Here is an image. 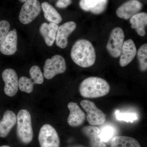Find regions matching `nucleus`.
<instances>
[{"mask_svg": "<svg viewBox=\"0 0 147 147\" xmlns=\"http://www.w3.org/2000/svg\"><path fill=\"white\" fill-rule=\"evenodd\" d=\"M71 57L76 65L86 68L94 64L96 55L91 42L87 40L79 39L75 42L71 48Z\"/></svg>", "mask_w": 147, "mask_h": 147, "instance_id": "f257e3e1", "label": "nucleus"}, {"mask_svg": "<svg viewBox=\"0 0 147 147\" xmlns=\"http://www.w3.org/2000/svg\"><path fill=\"white\" fill-rule=\"evenodd\" d=\"M79 92L83 97L96 98L104 96L110 90L107 81L97 77H90L84 79L80 84Z\"/></svg>", "mask_w": 147, "mask_h": 147, "instance_id": "f03ea898", "label": "nucleus"}, {"mask_svg": "<svg viewBox=\"0 0 147 147\" xmlns=\"http://www.w3.org/2000/svg\"><path fill=\"white\" fill-rule=\"evenodd\" d=\"M16 118L17 137L22 143L28 144L32 142L33 138L30 114L27 110H21Z\"/></svg>", "mask_w": 147, "mask_h": 147, "instance_id": "7ed1b4c3", "label": "nucleus"}, {"mask_svg": "<svg viewBox=\"0 0 147 147\" xmlns=\"http://www.w3.org/2000/svg\"><path fill=\"white\" fill-rule=\"evenodd\" d=\"M66 70L64 58L60 55H55L45 61L43 74L47 79H53L57 74L64 73Z\"/></svg>", "mask_w": 147, "mask_h": 147, "instance_id": "20e7f679", "label": "nucleus"}, {"mask_svg": "<svg viewBox=\"0 0 147 147\" xmlns=\"http://www.w3.org/2000/svg\"><path fill=\"white\" fill-rule=\"evenodd\" d=\"M80 105L87 113V120L90 125L96 126L105 123V114L96 107L94 102L84 100L80 102Z\"/></svg>", "mask_w": 147, "mask_h": 147, "instance_id": "39448f33", "label": "nucleus"}, {"mask_svg": "<svg viewBox=\"0 0 147 147\" xmlns=\"http://www.w3.org/2000/svg\"><path fill=\"white\" fill-rule=\"evenodd\" d=\"M41 7L38 0H28L25 2L21 7L19 20L22 24L31 23L41 11Z\"/></svg>", "mask_w": 147, "mask_h": 147, "instance_id": "423d86ee", "label": "nucleus"}, {"mask_svg": "<svg viewBox=\"0 0 147 147\" xmlns=\"http://www.w3.org/2000/svg\"><path fill=\"white\" fill-rule=\"evenodd\" d=\"M38 139L40 147H60V141L57 132L48 124L40 128Z\"/></svg>", "mask_w": 147, "mask_h": 147, "instance_id": "0eeeda50", "label": "nucleus"}, {"mask_svg": "<svg viewBox=\"0 0 147 147\" xmlns=\"http://www.w3.org/2000/svg\"><path fill=\"white\" fill-rule=\"evenodd\" d=\"M124 38L123 30L119 27H116L111 31L106 48L113 57L117 58L120 55Z\"/></svg>", "mask_w": 147, "mask_h": 147, "instance_id": "6e6552de", "label": "nucleus"}, {"mask_svg": "<svg viewBox=\"0 0 147 147\" xmlns=\"http://www.w3.org/2000/svg\"><path fill=\"white\" fill-rule=\"evenodd\" d=\"M2 76L5 84V93L10 97L14 96L18 89V77L16 71L12 69H7L3 71Z\"/></svg>", "mask_w": 147, "mask_h": 147, "instance_id": "1a4fd4ad", "label": "nucleus"}, {"mask_svg": "<svg viewBox=\"0 0 147 147\" xmlns=\"http://www.w3.org/2000/svg\"><path fill=\"white\" fill-rule=\"evenodd\" d=\"M142 3L137 0H129L119 7L116 11L119 18L127 20L139 13L142 8Z\"/></svg>", "mask_w": 147, "mask_h": 147, "instance_id": "9d476101", "label": "nucleus"}, {"mask_svg": "<svg viewBox=\"0 0 147 147\" xmlns=\"http://www.w3.org/2000/svg\"><path fill=\"white\" fill-rule=\"evenodd\" d=\"M76 27V23L74 21H69L59 27L55 40L58 47L64 49L67 46L68 36L74 31Z\"/></svg>", "mask_w": 147, "mask_h": 147, "instance_id": "9b49d317", "label": "nucleus"}, {"mask_svg": "<svg viewBox=\"0 0 147 147\" xmlns=\"http://www.w3.org/2000/svg\"><path fill=\"white\" fill-rule=\"evenodd\" d=\"M69 110V115L67 118V123L71 127H78L84 123L86 115L77 103L69 102L67 105Z\"/></svg>", "mask_w": 147, "mask_h": 147, "instance_id": "f8f14e48", "label": "nucleus"}, {"mask_svg": "<svg viewBox=\"0 0 147 147\" xmlns=\"http://www.w3.org/2000/svg\"><path fill=\"white\" fill-rule=\"evenodd\" d=\"M137 53V48L134 41L130 39L125 40L123 42L120 55V65L123 67L130 63Z\"/></svg>", "mask_w": 147, "mask_h": 147, "instance_id": "ddd939ff", "label": "nucleus"}, {"mask_svg": "<svg viewBox=\"0 0 147 147\" xmlns=\"http://www.w3.org/2000/svg\"><path fill=\"white\" fill-rule=\"evenodd\" d=\"M17 31L15 29L8 32L0 46V52L3 55H11L17 51Z\"/></svg>", "mask_w": 147, "mask_h": 147, "instance_id": "4468645a", "label": "nucleus"}, {"mask_svg": "<svg viewBox=\"0 0 147 147\" xmlns=\"http://www.w3.org/2000/svg\"><path fill=\"white\" fill-rule=\"evenodd\" d=\"M108 3V0H81L79 5L83 10L99 14L105 11Z\"/></svg>", "mask_w": 147, "mask_h": 147, "instance_id": "2eb2a0df", "label": "nucleus"}, {"mask_svg": "<svg viewBox=\"0 0 147 147\" xmlns=\"http://www.w3.org/2000/svg\"><path fill=\"white\" fill-rule=\"evenodd\" d=\"M17 118L13 111L7 110L4 114L0 121V137L5 138L9 134L16 124Z\"/></svg>", "mask_w": 147, "mask_h": 147, "instance_id": "dca6fc26", "label": "nucleus"}, {"mask_svg": "<svg viewBox=\"0 0 147 147\" xmlns=\"http://www.w3.org/2000/svg\"><path fill=\"white\" fill-rule=\"evenodd\" d=\"M58 28L59 26L57 24L53 23H50L49 24L44 23L40 26V33L44 38L47 46H52L54 44Z\"/></svg>", "mask_w": 147, "mask_h": 147, "instance_id": "f3484780", "label": "nucleus"}, {"mask_svg": "<svg viewBox=\"0 0 147 147\" xmlns=\"http://www.w3.org/2000/svg\"><path fill=\"white\" fill-rule=\"evenodd\" d=\"M84 134L90 140L91 147H106L105 143L101 142L99 134L100 129L93 125L84 127L82 129Z\"/></svg>", "mask_w": 147, "mask_h": 147, "instance_id": "a211bd4d", "label": "nucleus"}, {"mask_svg": "<svg viewBox=\"0 0 147 147\" xmlns=\"http://www.w3.org/2000/svg\"><path fill=\"white\" fill-rule=\"evenodd\" d=\"M131 28L136 30L137 34L141 36L146 34L145 28L147 24V14L146 12L138 13L130 18Z\"/></svg>", "mask_w": 147, "mask_h": 147, "instance_id": "6ab92c4d", "label": "nucleus"}, {"mask_svg": "<svg viewBox=\"0 0 147 147\" xmlns=\"http://www.w3.org/2000/svg\"><path fill=\"white\" fill-rule=\"evenodd\" d=\"M44 17L50 23L59 24L62 21V18L60 13L54 7L47 2L42 3L41 5Z\"/></svg>", "mask_w": 147, "mask_h": 147, "instance_id": "aec40b11", "label": "nucleus"}, {"mask_svg": "<svg viewBox=\"0 0 147 147\" xmlns=\"http://www.w3.org/2000/svg\"><path fill=\"white\" fill-rule=\"evenodd\" d=\"M111 147H141L136 139L131 137L117 136L113 137Z\"/></svg>", "mask_w": 147, "mask_h": 147, "instance_id": "412c9836", "label": "nucleus"}, {"mask_svg": "<svg viewBox=\"0 0 147 147\" xmlns=\"http://www.w3.org/2000/svg\"><path fill=\"white\" fill-rule=\"evenodd\" d=\"M137 58L139 62V68L142 71L147 69V44L142 45L137 52Z\"/></svg>", "mask_w": 147, "mask_h": 147, "instance_id": "4be33fe9", "label": "nucleus"}, {"mask_svg": "<svg viewBox=\"0 0 147 147\" xmlns=\"http://www.w3.org/2000/svg\"><path fill=\"white\" fill-rule=\"evenodd\" d=\"M34 83L31 79L22 76L18 80V88L22 91L30 93L33 90Z\"/></svg>", "mask_w": 147, "mask_h": 147, "instance_id": "5701e85b", "label": "nucleus"}, {"mask_svg": "<svg viewBox=\"0 0 147 147\" xmlns=\"http://www.w3.org/2000/svg\"><path fill=\"white\" fill-rule=\"evenodd\" d=\"M115 129L110 125H105L100 129L99 136L101 142L106 143L113 138L115 134Z\"/></svg>", "mask_w": 147, "mask_h": 147, "instance_id": "b1692460", "label": "nucleus"}, {"mask_svg": "<svg viewBox=\"0 0 147 147\" xmlns=\"http://www.w3.org/2000/svg\"><path fill=\"white\" fill-rule=\"evenodd\" d=\"M30 74L31 79L34 84H41L44 81V77L41 70L38 66H33L30 69Z\"/></svg>", "mask_w": 147, "mask_h": 147, "instance_id": "393cba45", "label": "nucleus"}, {"mask_svg": "<svg viewBox=\"0 0 147 147\" xmlns=\"http://www.w3.org/2000/svg\"><path fill=\"white\" fill-rule=\"evenodd\" d=\"M116 118L119 121H123L127 122L132 123L134 121L137 120L138 117L135 113H121L119 110L115 112Z\"/></svg>", "mask_w": 147, "mask_h": 147, "instance_id": "a878e982", "label": "nucleus"}, {"mask_svg": "<svg viewBox=\"0 0 147 147\" xmlns=\"http://www.w3.org/2000/svg\"><path fill=\"white\" fill-rule=\"evenodd\" d=\"M10 24L5 20L0 21V46L10 30Z\"/></svg>", "mask_w": 147, "mask_h": 147, "instance_id": "bb28decb", "label": "nucleus"}, {"mask_svg": "<svg viewBox=\"0 0 147 147\" xmlns=\"http://www.w3.org/2000/svg\"><path fill=\"white\" fill-rule=\"evenodd\" d=\"M71 0H58L56 5L59 8H64L71 4Z\"/></svg>", "mask_w": 147, "mask_h": 147, "instance_id": "cd10ccee", "label": "nucleus"}, {"mask_svg": "<svg viewBox=\"0 0 147 147\" xmlns=\"http://www.w3.org/2000/svg\"><path fill=\"white\" fill-rule=\"evenodd\" d=\"M20 2L22 3H25V2L27 1H28V0H19Z\"/></svg>", "mask_w": 147, "mask_h": 147, "instance_id": "c85d7f7f", "label": "nucleus"}, {"mask_svg": "<svg viewBox=\"0 0 147 147\" xmlns=\"http://www.w3.org/2000/svg\"><path fill=\"white\" fill-rule=\"evenodd\" d=\"M0 147H10L9 146H0Z\"/></svg>", "mask_w": 147, "mask_h": 147, "instance_id": "c756f323", "label": "nucleus"}, {"mask_svg": "<svg viewBox=\"0 0 147 147\" xmlns=\"http://www.w3.org/2000/svg\"><path fill=\"white\" fill-rule=\"evenodd\" d=\"M81 147V146H76V147Z\"/></svg>", "mask_w": 147, "mask_h": 147, "instance_id": "7c9ffc66", "label": "nucleus"}]
</instances>
